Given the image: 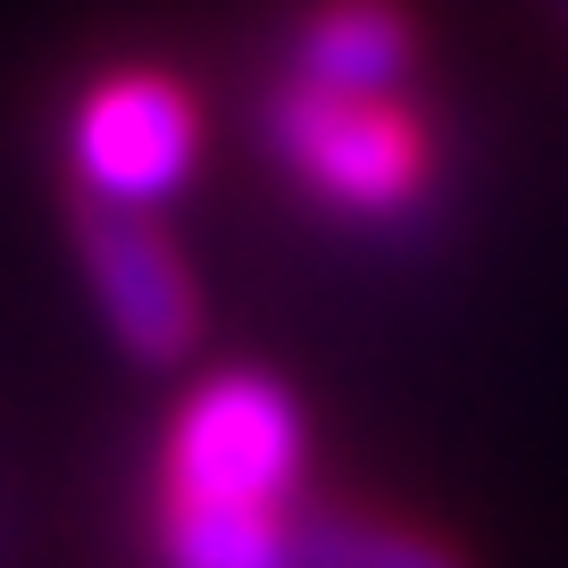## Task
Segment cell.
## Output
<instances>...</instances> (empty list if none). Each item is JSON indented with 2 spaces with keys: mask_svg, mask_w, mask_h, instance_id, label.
Returning <instances> with one entry per match:
<instances>
[{
  "mask_svg": "<svg viewBox=\"0 0 568 568\" xmlns=\"http://www.w3.org/2000/svg\"><path fill=\"white\" fill-rule=\"evenodd\" d=\"M251 142L276 168L284 201L318 226L352 234H418L444 210L452 134L426 101V84L402 92H335L302 84L284 68H260L251 84Z\"/></svg>",
  "mask_w": 568,
  "mask_h": 568,
  "instance_id": "cell-1",
  "label": "cell"
},
{
  "mask_svg": "<svg viewBox=\"0 0 568 568\" xmlns=\"http://www.w3.org/2000/svg\"><path fill=\"white\" fill-rule=\"evenodd\" d=\"M210 151V109L193 75L142 51H109L59 101V168L75 201H118V210H160L193 184Z\"/></svg>",
  "mask_w": 568,
  "mask_h": 568,
  "instance_id": "cell-2",
  "label": "cell"
},
{
  "mask_svg": "<svg viewBox=\"0 0 568 568\" xmlns=\"http://www.w3.org/2000/svg\"><path fill=\"white\" fill-rule=\"evenodd\" d=\"M151 494L210 510H302L310 501V418L267 368H217L176 402L151 452Z\"/></svg>",
  "mask_w": 568,
  "mask_h": 568,
  "instance_id": "cell-3",
  "label": "cell"
},
{
  "mask_svg": "<svg viewBox=\"0 0 568 568\" xmlns=\"http://www.w3.org/2000/svg\"><path fill=\"white\" fill-rule=\"evenodd\" d=\"M68 251H75V276H84L109 343L125 359L176 368V359L201 352L210 302H201V276L176 251V234L160 226V210H118V201L68 193Z\"/></svg>",
  "mask_w": 568,
  "mask_h": 568,
  "instance_id": "cell-4",
  "label": "cell"
},
{
  "mask_svg": "<svg viewBox=\"0 0 568 568\" xmlns=\"http://www.w3.org/2000/svg\"><path fill=\"white\" fill-rule=\"evenodd\" d=\"M267 68L335 92H402L426 84V18L409 0H293L276 18Z\"/></svg>",
  "mask_w": 568,
  "mask_h": 568,
  "instance_id": "cell-5",
  "label": "cell"
},
{
  "mask_svg": "<svg viewBox=\"0 0 568 568\" xmlns=\"http://www.w3.org/2000/svg\"><path fill=\"white\" fill-rule=\"evenodd\" d=\"M293 560L302 568H468V551L402 510L310 494L302 518H293Z\"/></svg>",
  "mask_w": 568,
  "mask_h": 568,
  "instance_id": "cell-6",
  "label": "cell"
},
{
  "mask_svg": "<svg viewBox=\"0 0 568 568\" xmlns=\"http://www.w3.org/2000/svg\"><path fill=\"white\" fill-rule=\"evenodd\" d=\"M560 18H568V0H560Z\"/></svg>",
  "mask_w": 568,
  "mask_h": 568,
  "instance_id": "cell-7",
  "label": "cell"
}]
</instances>
